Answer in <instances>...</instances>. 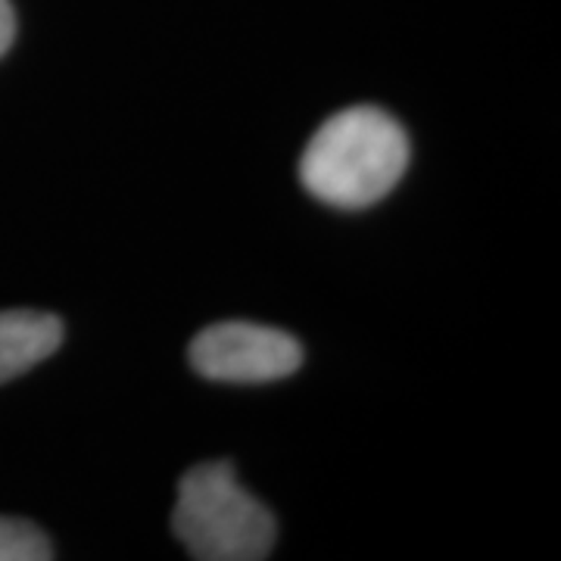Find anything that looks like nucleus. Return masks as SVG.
Returning <instances> with one entry per match:
<instances>
[{"instance_id":"nucleus-2","label":"nucleus","mask_w":561,"mask_h":561,"mask_svg":"<svg viewBox=\"0 0 561 561\" xmlns=\"http://www.w3.org/2000/svg\"><path fill=\"white\" fill-rule=\"evenodd\" d=\"M172 534L197 561H262L275 549L278 524L243 490L231 461H203L181 478Z\"/></svg>"},{"instance_id":"nucleus-1","label":"nucleus","mask_w":561,"mask_h":561,"mask_svg":"<svg viewBox=\"0 0 561 561\" xmlns=\"http://www.w3.org/2000/svg\"><path fill=\"white\" fill-rule=\"evenodd\" d=\"M412 144L400 122L378 106H350L321 122L300 157L302 187L337 209L383 201L405 175Z\"/></svg>"},{"instance_id":"nucleus-3","label":"nucleus","mask_w":561,"mask_h":561,"mask_svg":"<svg viewBox=\"0 0 561 561\" xmlns=\"http://www.w3.org/2000/svg\"><path fill=\"white\" fill-rule=\"evenodd\" d=\"M191 365L206 381L272 383L302 365V343L256 321H216L191 341Z\"/></svg>"},{"instance_id":"nucleus-4","label":"nucleus","mask_w":561,"mask_h":561,"mask_svg":"<svg viewBox=\"0 0 561 561\" xmlns=\"http://www.w3.org/2000/svg\"><path fill=\"white\" fill-rule=\"evenodd\" d=\"M62 321L50 312L32 309H7L0 312V383L13 381L50 359L60 350Z\"/></svg>"},{"instance_id":"nucleus-6","label":"nucleus","mask_w":561,"mask_h":561,"mask_svg":"<svg viewBox=\"0 0 561 561\" xmlns=\"http://www.w3.org/2000/svg\"><path fill=\"white\" fill-rule=\"evenodd\" d=\"M13 41H16V13L10 0H0V57H7Z\"/></svg>"},{"instance_id":"nucleus-5","label":"nucleus","mask_w":561,"mask_h":561,"mask_svg":"<svg viewBox=\"0 0 561 561\" xmlns=\"http://www.w3.org/2000/svg\"><path fill=\"white\" fill-rule=\"evenodd\" d=\"M54 559L50 540L38 524L0 515V561H47Z\"/></svg>"}]
</instances>
